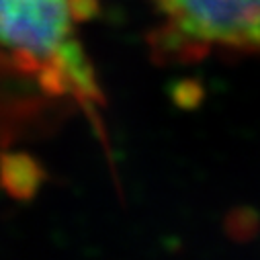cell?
<instances>
[{
    "label": "cell",
    "instance_id": "cell-1",
    "mask_svg": "<svg viewBox=\"0 0 260 260\" xmlns=\"http://www.w3.org/2000/svg\"><path fill=\"white\" fill-rule=\"evenodd\" d=\"M0 63L84 107L101 99L74 0H0Z\"/></svg>",
    "mask_w": 260,
    "mask_h": 260
},
{
    "label": "cell",
    "instance_id": "cell-2",
    "mask_svg": "<svg viewBox=\"0 0 260 260\" xmlns=\"http://www.w3.org/2000/svg\"><path fill=\"white\" fill-rule=\"evenodd\" d=\"M162 17V47L203 57L211 51L260 53V0H150Z\"/></svg>",
    "mask_w": 260,
    "mask_h": 260
}]
</instances>
